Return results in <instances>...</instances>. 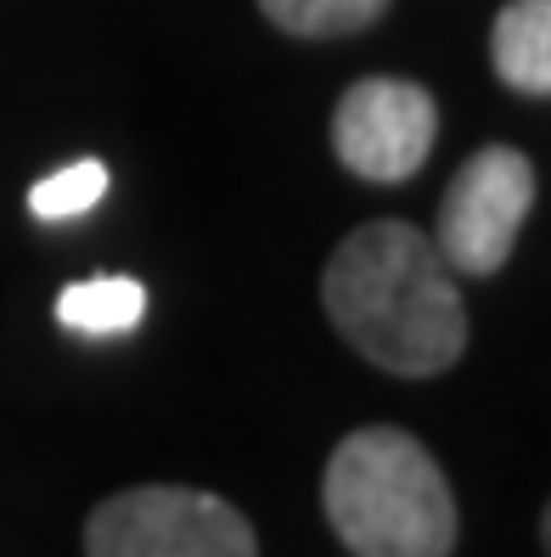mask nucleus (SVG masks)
<instances>
[{
    "instance_id": "6e6552de",
    "label": "nucleus",
    "mask_w": 551,
    "mask_h": 557,
    "mask_svg": "<svg viewBox=\"0 0 551 557\" xmlns=\"http://www.w3.org/2000/svg\"><path fill=\"white\" fill-rule=\"evenodd\" d=\"M281 35H299V40H338V35H361L372 28L388 0H259Z\"/></svg>"
},
{
    "instance_id": "f03ea898",
    "label": "nucleus",
    "mask_w": 551,
    "mask_h": 557,
    "mask_svg": "<svg viewBox=\"0 0 551 557\" xmlns=\"http://www.w3.org/2000/svg\"><path fill=\"white\" fill-rule=\"evenodd\" d=\"M321 507L354 557H450L456 546L450 484L405 429H354L338 440Z\"/></svg>"
},
{
    "instance_id": "20e7f679",
    "label": "nucleus",
    "mask_w": 551,
    "mask_h": 557,
    "mask_svg": "<svg viewBox=\"0 0 551 557\" xmlns=\"http://www.w3.org/2000/svg\"><path fill=\"white\" fill-rule=\"evenodd\" d=\"M535 209V163L517 147H478L439 198L434 248L456 276H496Z\"/></svg>"
},
{
    "instance_id": "f257e3e1",
    "label": "nucleus",
    "mask_w": 551,
    "mask_h": 557,
    "mask_svg": "<svg viewBox=\"0 0 551 557\" xmlns=\"http://www.w3.org/2000/svg\"><path fill=\"white\" fill-rule=\"evenodd\" d=\"M321 305L349 349L395 377H434L467 349L462 287L434 237L405 220H366L349 232L327 259Z\"/></svg>"
},
{
    "instance_id": "39448f33",
    "label": "nucleus",
    "mask_w": 551,
    "mask_h": 557,
    "mask_svg": "<svg viewBox=\"0 0 551 557\" xmlns=\"http://www.w3.org/2000/svg\"><path fill=\"white\" fill-rule=\"evenodd\" d=\"M439 141V102L428 85L372 74L354 79L333 108V152L349 175L372 186H400L428 163Z\"/></svg>"
},
{
    "instance_id": "423d86ee",
    "label": "nucleus",
    "mask_w": 551,
    "mask_h": 557,
    "mask_svg": "<svg viewBox=\"0 0 551 557\" xmlns=\"http://www.w3.org/2000/svg\"><path fill=\"white\" fill-rule=\"evenodd\" d=\"M490 62L517 96L551 90V0H506L490 35Z\"/></svg>"
},
{
    "instance_id": "0eeeda50",
    "label": "nucleus",
    "mask_w": 551,
    "mask_h": 557,
    "mask_svg": "<svg viewBox=\"0 0 551 557\" xmlns=\"http://www.w3.org/2000/svg\"><path fill=\"white\" fill-rule=\"evenodd\" d=\"M147 315V287L136 276H96L57 293V321L79 338H118L136 333Z\"/></svg>"
},
{
    "instance_id": "7ed1b4c3",
    "label": "nucleus",
    "mask_w": 551,
    "mask_h": 557,
    "mask_svg": "<svg viewBox=\"0 0 551 557\" xmlns=\"http://www.w3.org/2000/svg\"><path fill=\"white\" fill-rule=\"evenodd\" d=\"M90 557H259L248 518L209 490H118L85 523Z\"/></svg>"
},
{
    "instance_id": "1a4fd4ad",
    "label": "nucleus",
    "mask_w": 551,
    "mask_h": 557,
    "mask_svg": "<svg viewBox=\"0 0 551 557\" xmlns=\"http://www.w3.org/2000/svg\"><path fill=\"white\" fill-rule=\"evenodd\" d=\"M102 191H108V163L79 158V163H62V170H51L46 181L28 186V209L40 220H79L85 209L102 203Z\"/></svg>"
}]
</instances>
